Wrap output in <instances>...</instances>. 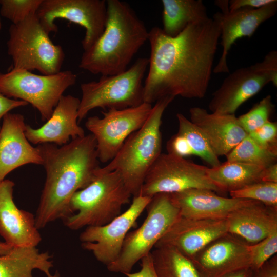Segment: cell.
<instances>
[{
  "label": "cell",
  "mask_w": 277,
  "mask_h": 277,
  "mask_svg": "<svg viewBox=\"0 0 277 277\" xmlns=\"http://www.w3.org/2000/svg\"><path fill=\"white\" fill-rule=\"evenodd\" d=\"M13 247L5 242H0V255H4L10 252Z\"/></svg>",
  "instance_id": "cell-43"
},
{
  "label": "cell",
  "mask_w": 277,
  "mask_h": 277,
  "mask_svg": "<svg viewBox=\"0 0 277 277\" xmlns=\"http://www.w3.org/2000/svg\"><path fill=\"white\" fill-rule=\"evenodd\" d=\"M42 0H0V14L13 24L36 14Z\"/></svg>",
  "instance_id": "cell-32"
},
{
  "label": "cell",
  "mask_w": 277,
  "mask_h": 277,
  "mask_svg": "<svg viewBox=\"0 0 277 277\" xmlns=\"http://www.w3.org/2000/svg\"><path fill=\"white\" fill-rule=\"evenodd\" d=\"M151 197L134 196L130 207L108 223L88 226L79 236L83 249L92 253L96 259L109 265L118 257L129 230L146 208Z\"/></svg>",
  "instance_id": "cell-14"
},
{
  "label": "cell",
  "mask_w": 277,
  "mask_h": 277,
  "mask_svg": "<svg viewBox=\"0 0 277 277\" xmlns=\"http://www.w3.org/2000/svg\"><path fill=\"white\" fill-rule=\"evenodd\" d=\"M50 258L48 252H41L36 247H14L0 255V277H33L35 269L51 277L53 265Z\"/></svg>",
  "instance_id": "cell-24"
},
{
  "label": "cell",
  "mask_w": 277,
  "mask_h": 277,
  "mask_svg": "<svg viewBox=\"0 0 277 277\" xmlns=\"http://www.w3.org/2000/svg\"><path fill=\"white\" fill-rule=\"evenodd\" d=\"M15 183L5 179L0 182V235L12 247H34L41 242L35 216L18 208L13 201Z\"/></svg>",
  "instance_id": "cell-17"
},
{
  "label": "cell",
  "mask_w": 277,
  "mask_h": 277,
  "mask_svg": "<svg viewBox=\"0 0 277 277\" xmlns=\"http://www.w3.org/2000/svg\"><path fill=\"white\" fill-rule=\"evenodd\" d=\"M253 277H277V256H273L260 268L253 270Z\"/></svg>",
  "instance_id": "cell-37"
},
{
  "label": "cell",
  "mask_w": 277,
  "mask_h": 277,
  "mask_svg": "<svg viewBox=\"0 0 277 277\" xmlns=\"http://www.w3.org/2000/svg\"><path fill=\"white\" fill-rule=\"evenodd\" d=\"M42 26L36 14L22 22L12 24L9 29L7 52L13 68L29 71L36 70L43 75L61 71L65 53L54 44Z\"/></svg>",
  "instance_id": "cell-7"
},
{
  "label": "cell",
  "mask_w": 277,
  "mask_h": 277,
  "mask_svg": "<svg viewBox=\"0 0 277 277\" xmlns=\"http://www.w3.org/2000/svg\"><path fill=\"white\" fill-rule=\"evenodd\" d=\"M275 0H230L229 11L242 8L257 9L273 2Z\"/></svg>",
  "instance_id": "cell-36"
},
{
  "label": "cell",
  "mask_w": 277,
  "mask_h": 277,
  "mask_svg": "<svg viewBox=\"0 0 277 277\" xmlns=\"http://www.w3.org/2000/svg\"><path fill=\"white\" fill-rule=\"evenodd\" d=\"M276 12L277 1L275 0L260 8H242L226 14L215 13L220 25V38L222 52L213 72L229 73L227 55L232 45L239 38L251 37L259 27L273 17Z\"/></svg>",
  "instance_id": "cell-18"
},
{
  "label": "cell",
  "mask_w": 277,
  "mask_h": 277,
  "mask_svg": "<svg viewBox=\"0 0 277 277\" xmlns=\"http://www.w3.org/2000/svg\"><path fill=\"white\" fill-rule=\"evenodd\" d=\"M265 168L251 164L226 161L218 166L208 168L207 174L221 192H230L262 181Z\"/></svg>",
  "instance_id": "cell-25"
},
{
  "label": "cell",
  "mask_w": 277,
  "mask_h": 277,
  "mask_svg": "<svg viewBox=\"0 0 277 277\" xmlns=\"http://www.w3.org/2000/svg\"><path fill=\"white\" fill-rule=\"evenodd\" d=\"M151 255L157 277H202L192 260L173 248H155Z\"/></svg>",
  "instance_id": "cell-27"
},
{
  "label": "cell",
  "mask_w": 277,
  "mask_h": 277,
  "mask_svg": "<svg viewBox=\"0 0 277 277\" xmlns=\"http://www.w3.org/2000/svg\"><path fill=\"white\" fill-rule=\"evenodd\" d=\"M70 70L52 75H38L12 68L0 73V93L11 98L24 101L37 110L43 121H47L64 92L76 82Z\"/></svg>",
  "instance_id": "cell-9"
},
{
  "label": "cell",
  "mask_w": 277,
  "mask_h": 277,
  "mask_svg": "<svg viewBox=\"0 0 277 277\" xmlns=\"http://www.w3.org/2000/svg\"><path fill=\"white\" fill-rule=\"evenodd\" d=\"M221 34L215 13L189 25L175 36L155 26L149 31L148 72L143 102L151 104L166 96L202 98L207 92Z\"/></svg>",
  "instance_id": "cell-1"
},
{
  "label": "cell",
  "mask_w": 277,
  "mask_h": 277,
  "mask_svg": "<svg viewBox=\"0 0 277 277\" xmlns=\"http://www.w3.org/2000/svg\"><path fill=\"white\" fill-rule=\"evenodd\" d=\"M148 64L149 58H139L123 72L81 84L78 123L96 108L122 109L143 104V80Z\"/></svg>",
  "instance_id": "cell-6"
},
{
  "label": "cell",
  "mask_w": 277,
  "mask_h": 277,
  "mask_svg": "<svg viewBox=\"0 0 277 277\" xmlns=\"http://www.w3.org/2000/svg\"><path fill=\"white\" fill-rule=\"evenodd\" d=\"M226 156L227 162H237L266 168L276 163L277 152L261 146L248 135Z\"/></svg>",
  "instance_id": "cell-28"
},
{
  "label": "cell",
  "mask_w": 277,
  "mask_h": 277,
  "mask_svg": "<svg viewBox=\"0 0 277 277\" xmlns=\"http://www.w3.org/2000/svg\"><path fill=\"white\" fill-rule=\"evenodd\" d=\"M214 4L222 10V14H226L229 12L228 0L215 1Z\"/></svg>",
  "instance_id": "cell-42"
},
{
  "label": "cell",
  "mask_w": 277,
  "mask_h": 277,
  "mask_svg": "<svg viewBox=\"0 0 277 277\" xmlns=\"http://www.w3.org/2000/svg\"><path fill=\"white\" fill-rule=\"evenodd\" d=\"M226 221L228 233L251 245L277 231V209L251 200L230 213Z\"/></svg>",
  "instance_id": "cell-23"
},
{
  "label": "cell",
  "mask_w": 277,
  "mask_h": 277,
  "mask_svg": "<svg viewBox=\"0 0 277 277\" xmlns=\"http://www.w3.org/2000/svg\"><path fill=\"white\" fill-rule=\"evenodd\" d=\"M26 126L24 117L20 113L9 112L3 118L0 130V182L23 165H42L38 150L26 136Z\"/></svg>",
  "instance_id": "cell-19"
},
{
  "label": "cell",
  "mask_w": 277,
  "mask_h": 277,
  "mask_svg": "<svg viewBox=\"0 0 277 277\" xmlns=\"http://www.w3.org/2000/svg\"><path fill=\"white\" fill-rule=\"evenodd\" d=\"M46 179L35 216L38 229L71 215L73 194L89 185L100 168L96 142L92 134L64 145L39 144Z\"/></svg>",
  "instance_id": "cell-2"
},
{
  "label": "cell",
  "mask_w": 277,
  "mask_h": 277,
  "mask_svg": "<svg viewBox=\"0 0 277 277\" xmlns=\"http://www.w3.org/2000/svg\"><path fill=\"white\" fill-rule=\"evenodd\" d=\"M227 233L226 219H192L180 217L154 248H173L190 259L208 243Z\"/></svg>",
  "instance_id": "cell-16"
},
{
  "label": "cell",
  "mask_w": 277,
  "mask_h": 277,
  "mask_svg": "<svg viewBox=\"0 0 277 277\" xmlns=\"http://www.w3.org/2000/svg\"><path fill=\"white\" fill-rule=\"evenodd\" d=\"M2 22H1V18H0V31L2 29Z\"/></svg>",
  "instance_id": "cell-45"
},
{
  "label": "cell",
  "mask_w": 277,
  "mask_h": 277,
  "mask_svg": "<svg viewBox=\"0 0 277 277\" xmlns=\"http://www.w3.org/2000/svg\"><path fill=\"white\" fill-rule=\"evenodd\" d=\"M248 135L261 146L277 152L276 122L269 121Z\"/></svg>",
  "instance_id": "cell-34"
},
{
  "label": "cell",
  "mask_w": 277,
  "mask_h": 277,
  "mask_svg": "<svg viewBox=\"0 0 277 277\" xmlns=\"http://www.w3.org/2000/svg\"><path fill=\"white\" fill-rule=\"evenodd\" d=\"M166 148L167 153L182 157L194 155L187 141L177 133L168 140Z\"/></svg>",
  "instance_id": "cell-35"
},
{
  "label": "cell",
  "mask_w": 277,
  "mask_h": 277,
  "mask_svg": "<svg viewBox=\"0 0 277 277\" xmlns=\"http://www.w3.org/2000/svg\"><path fill=\"white\" fill-rule=\"evenodd\" d=\"M174 97L166 96L155 102L143 126L126 139L104 172L116 171L133 196H138L145 177L161 153V126L163 113Z\"/></svg>",
  "instance_id": "cell-4"
},
{
  "label": "cell",
  "mask_w": 277,
  "mask_h": 277,
  "mask_svg": "<svg viewBox=\"0 0 277 277\" xmlns=\"http://www.w3.org/2000/svg\"><path fill=\"white\" fill-rule=\"evenodd\" d=\"M181 216L192 219H226L230 213L251 200L226 197L215 192L194 188L169 194Z\"/></svg>",
  "instance_id": "cell-21"
},
{
  "label": "cell",
  "mask_w": 277,
  "mask_h": 277,
  "mask_svg": "<svg viewBox=\"0 0 277 277\" xmlns=\"http://www.w3.org/2000/svg\"><path fill=\"white\" fill-rule=\"evenodd\" d=\"M250 268L255 270L277 252V231L260 242L249 245Z\"/></svg>",
  "instance_id": "cell-33"
},
{
  "label": "cell",
  "mask_w": 277,
  "mask_h": 277,
  "mask_svg": "<svg viewBox=\"0 0 277 277\" xmlns=\"http://www.w3.org/2000/svg\"><path fill=\"white\" fill-rule=\"evenodd\" d=\"M152 108L151 104L143 103L136 107L102 111L101 118L88 117L85 127L95 139L99 161H111L129 135L145 124Z\"/></svg>",
  "instance_id": "cell-12"
},
{
  "label": "cell",
  "mask_w": 277,
  "mask_h": 277,
  "mask_svg": "<svg viewBox=\"0 0 277 277\" xmlns=\"http://www.w3.org/2000/svg\"><path fill=\"white\" fill-rule=\"evenodd\" d=\"M141 269L135 273L125 275L127 277H157L153 268L151 253L141 259Z\"/></svg>",
  "instance_id": "cell-38"
},
{
  "label": "cell",
  "mask_w": 277,
  "mask_h": 277,
  "mask_svg": "<svg viewBox=\"0 0 277 277\" xmlns=\"http://www.w3.org/2000/svg\"><path fill=\"white\" fill-rule=\"evenodd\" d=\"M221 277H253V270L250 268H245L227 273Z\"/></svg>",
  "instance_id": "cell-41"
},
{
  "label": "cell",
  "mask_w": 277,
  "mask_h": 277,
  "mask_svg": "<svg viewBox=\"0 0 277 277\" xmlns=\"http://www.w3.org/2000/svg\"><path fill=\"white\" fill-rule=\"evenodd\" d=\"M131 195L118 172H104L100 167L94 180L73 194L71 215L63 221L72 230L104 225L121 214Z\"/></svg>",
  "instance_id": "cell-5"
},
{
  "label": "cell",
  "mask_w": 277,
  "mask_h": 277,
  "mask_svg": "<svg viewBox=\"0 0 277 277\" xmlns=\"http://www.w3.org/2000/svg\"><path fill=\"white\" fill-rule=\"evenodd\" d=\"M274 108L271 96L268 95L255 104L248 112L238 118L243 129L249 134L270 121L269 117Z\"/></svg>",
  "instance_id": "cell-31"
},
{
  "label": "cell",
  "mask_w": 277,
  "mask_h": 277,
  "mask_svg": "<svg viewBox=\"0 0 277 277\" xmlns=\"http://www.w3.org/2000/svg\"><path fill=\"white\" fill-rule=\"evenodd\" d=\"M207 168L184 157L161 153L147 174L138 195L152 197L194 188L221 192L209 179Z\"/></svg>",
  "instance_id": "cell-11"
},
{
  "label": "cell",
  "mask_w": 277,
  "mask_h": 277,
  "mask_svg": "<svg viewBox=\"0 0 277 277\" xmlns=\"http://www.w3.org/2000/svg\"><path fill=\"white\" fill-rule=\"evenodd\" d=\"M36 15L44 29L49 34L57 31L54 23L64 19L83 27L85 34L82 46L85 51L104 31L107 18L105 0H42Z\"/></svg>",
  "instance_id": "cell-13"
},
{
  "label": "cell",
  "mask_w": 277,
  "mask_h": 277,
  "mask_svg": "<svg viewBox=\"0 0 277 277\" xmlns=\"http://www.w3.org/2000/svg\"><path fill=\"white\" fill-rule=\"evenodd\" d=\"M229 194L232 198L256 201L277 209V183L258 182Z\"/></svg>",
  "instance_id": "cell-30"
},
{
  "label": "cell",
  "mask_w": 277,
  "mask_h": 277,
  "mask_svg": "<svg viewBox=\"0 0 277 277\" xmlns=\"http://www.w3.org/2000/svg\"><path fill=\"white\" fill-rule=\"evenodd\" d=\"M146 209L147 216L143 223L127 233L118 257L107 266L109 271L124 274L130 273L134 265L151 253L157 242L180 216L169 193L154 195Z\"/></svg>",
  "instance_id": "cell-8"
},
{
  "label": "cell",
  "mask_w": 277,
  "mask_h": 277,
  "mask_svg": "<svg viewBox=\"0 0 277 277\" xmlns=\"http://www.w3.org/2000/svg\"><path fill=\"white\" fill-rule=\"evenodd\" d=\"M190 121L201 131L215 155H226L248 134L234 114L209 113L199 107L189 109Z\"/></svg>",
  "instance_id": "cell-22"
},
{
  "label": "cell",
  "mask_w": 277,
  "mask_h": 277,
  "mask_svg": "<svg viewBox=\"0 0 277 277\" xmlns=\"http://www.w3.org/2000/svg\"><path fill=\"white\" fill-rule=\"evenodd\" d=\"M262 181L277 183V164L274 163L265 168L263 172Z\"/></svg>",
  "instance_id": "cell-40"
},
{
  "label": "cell",
  "mask_w": 277,
  "mask_h": 277,
  "mask_svg": "<svg viewBox=\"0 0 277 277\" xmlns=\"http://www.w3.org/2000/svg\"><path fill=\"white\" fill-rule=\"evenodd\" d=\"M164 32L173 37L189 25L208 17L202 0H162Z\"/></svg>",
  "instance_id": "cell-26"
},
{
  "label": "cell",
  "mask_w": 277,
  "mask_h": 277,
  "mask_svg": "<svg viewBox=\"0 0 277 277\" xmlns=\"http://www.w3.org/2000/svg\"><path fill=\"white\" fill-rule=\"evenodd\" d=\"M80 100L71 95H63L50 117L38 128L26 125L25 135L30 143L39 145L51 143L58 146L85 135L78 125V110Z\"/></svg>",
  "instance_id": "cell-20"
},
{
  "label": "cell",
  "mask_w": 277,
  "mask_h": 277,
  "mask_svg": "<svg viewBox=\"0 0 277 277\" xmlns=\"http://www.w3.org/2000/svg\"><path fill=\"white\" fill-rule=\"evenodd\" d=\"M179 124L177 133L183 136L193 152L211 167L219 166L221 163L213 151L206 138L201 131L182 113H177Z\"/></svg>",
  "instance_id": "cell-29"
},
{
  "label": "cell",
  "mask_w": 277,
  "mask_h": 277,
  "mask_svg": "<svg viewBox=\"0 0 277 277\" xmlns=\"http://www.w3.org/2000/svg\"><path fill=\"white\" fill-rule=\"evenodd\" d=\"M103 32L84 51L79 67L94 74L112 75L126 71L134 55L148 40L144 23L126 2L107 0Z\"/></svg>",
  "instance_id": "cell-3"
},
{
  "label": "cell",
  "mask_w": 277,
  "mask_h": 277,
  "mask_svg": "<svg viewBox=\"0 0 277 277\" xmlns=\"http://www.w3.org/2000/svg\"><path fill=\"white\" fill-rule=\"evenodd\" d=\"M28 103L22 100L8 98L0 93V121L13 109L28 105ZM1 126L0 125V130Z\"/></svg>",
  "instance_id": "cell-39"
},
{
  "label": "cell",
  "mask_w": 277,
  "mask_h": 277,
  "mask_svg": "<svg viewBox=\"0 0 277 277\" xmlns=\"http://www.w3.org/2000/svg\"><path fill=\"white\" fill-rule=\"evenodd\" d=\"M270 82L277 86L276 51L269 52L261 62L230 73L213 93L209 109L217 114H234L244 103Z\"/></svg>",
  "instance_id": "cell-10"
},
{
  "label": "cell",
  "mask_w": 277,
  "mask_h": 277,
  "mask_svg": "<svg viewBox=\"0 0 277 277\" xmlns=\"http://www.w3.org/2000/svg\"><path fill=\"white\" fill-rule=\"evenodd\" d=\"M52 277H61V276L59 273L57 271H56V273L54 274H53Z\"/></svg>",
  "instance_id": "cell-44"
},
{
  "label": "cell",
  "mask_w": 277,
  "mask_h": 277,
  "mask_svg": "<svg viewBox=\"0 0 277 277\" xmlns=\"http://www.w3.org/2000/svg\"><path fill=\"white\" fill-rule=\"evenodd\" d=\"M191 260L202 277H221L251 264L249 245L228 232L208 243Z\"/></svg>",
  "instance_id": "cell-15"
}]
</instances>
